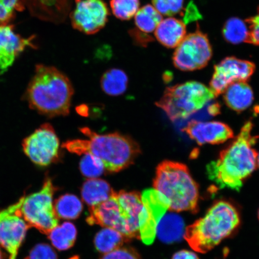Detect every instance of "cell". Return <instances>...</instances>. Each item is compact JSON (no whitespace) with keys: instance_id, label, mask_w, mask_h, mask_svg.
<instances>
[{"instance_id":"1","label":"cell","mask_w":259,"mask_h":259,"mask_svg":"<svg viewBox=\"0 0 259 259\" xmlns=\"http://www.w3.org/2000/svg\"><path fill=\"white\" fill-rule=\"evenodd\" d=\"M253 124L246 122L240 133L215 161L207 165V174L220 188L239 191L244 181L257 167V153L253 148L256 138L252 135Z\"/></svg>"},{"instance_id":"2","label":"cell","mask_w":259,"mask_h":259,"mask_svg":"<svg viewBox=\"0 0 259 259\" xmlns=\"http://www.w3.org/2000/svg\"><path fill=\"white\" fill-rule=\"evenodd\" d=\"M74 90L68 77L54 67L37 65L25 99L30 108L48 117L69 114Z\"/></svg>"},{"instance_id":"3","label":"cell","mask_w":259,"mask_h":259,"mask_svg":"<svg viewBox=\"0 0 259 259\" xmlns=\"http://www.w3.org/2000/svg\"><path fill=\"white\" fill-rule=\"evenodd\" d=\"M80 131L88 140L67 141L63 147L70 153L95 155L109 172H118L131 166L141 153L138 144L128 136L118 133L100 135L87 127Z\"/></svg>"},{"instance_id":"4","label":"cell","mask_w":259,"mask_h":259,"mask_svg":"<svg viewBox=\"0 0 259 259\" xmlns=\"http://www.w3.org/2000/svg\"><path fill=\"white\" fill-rule=\"evenodd\" d=\"M142 207L140 193L125 191L114 192L106 201L90 208L87 221L91 225L115 229L128 240L140 239L139 214Z\"/></svg>"},{"instance_id":"5","label":"cell","mask_w":259,"mask_h":259,"mask_svg":"<svg viewBox=\"0 0 259 259\" xmlns=\"http://www.w3.org/2000/svg\"><path fill=\"white\" fill-rule=\"evenodd\" d=\"M239 223L238 210L222 200L213 204L203 218L187 227L184 238L193 250L206 253L231 235Z\"/></svg>"},{"instance_id":"6","label":"cell","mask_w":259,"mask_h":259,"mask_svg":"<svg viewBox=\"0 0 259 259\" xmlns=\"http://www.w3.org/2000/svg\"><path fill=\"white\" fill-rule=\"evenodd\" d=\"M154 188L166 199L171 211L196 212L199 187L186 165L166 160L158 164Z\"/></svg>"},{"instance_id":"7","label":"cell","mask_w":259,"mask_h":259,"mask_svg":"<svg viewBox=\"0 0 259 259\" xmlns=\"http://www.w3.org/2000/svg\"><path fill=\"white\" fill-rule=\"evenodd\" d=\"M215 98L211 90L196 81L168 87L156 103L171 121L186 119Z\"/></svg>"},{"instance_id":"8","label":"cell","mask_w":259,"mask_h":259,"mask_svg":"<svg viewBox=\"0 0 259 259\" xmlns=\"http://www.w3.org/2000/svg\"><path fill=\"white\" fill-rule=\"evenodd\" d=\"M57 188L50 177H47L40 190L28 196H22L20 210L22 218L30 227L48 235L58 225L55 211L53 196Z\"/></svg>"},{"instance_id":"9","label":"cell","mask_w":259,"mask_h":259,"mask_svg":"<svg viewBox=\"0 0 259 259\" xmlns=\"http://www.w3.org/2000/svg\"><path fill=\"white\" fill-rule=\"evenodd\" d=\"M212 54L208 37L197 30L186 35L177 47L173 62L177 69L182 71L201 69L208 64Z\"/></svg>"},{"instance_id":"10","label":"cell","mask_w":259,"mask_h":259,"mask_svg":"<svg viewBox=\"0 0 259 259\" xmlns=\"http://www.w3.org/2000/svg\"><path fill=\"white\" fill-rule=\"evenodd\" d=\"M22 149L35 164L46 167L60 158V141L50 124L46 123L24 139Z\"/></svg>"},{"instance_id":"11","label":"cell","mask_w":259,"mask_h":259,"mask_svg":"<svg viewBox=\"0 0 259 259\" xmlns=\"http://www.w3.org/2000/svg\"><path fill=\"white\" fill-rule=\"evenodd\" d=\"M22 197L18 201L0 211V245L9 255L16 259L30 226L22 218L20 208Z\"/></svg>"},{"instance_id":"12","label":"cell","mask_w":259,"mask_h":259,"mask_svg":"<svg viewBox=\"0 0 259 259\" xmlns=\"http://www.w3.org/2000/svg\"><path fill=\"white\" fill-rule=\"evenodd\" d=\"M143 207L139 214V235L145 244L150 245L157 235L160 220L169 209L167 200L155 189L144 191L142 195Z\"/></svg>"},{"instance_id":"13","label":"cell","mask_w":259,"mask_h":259,"mask_svg":"<svg viewBox=\"0 0 259 259\" xmlns=\"http://www.w3.org/2000/svg\"><path fill=\"white\" fill-rule=\"evenodd\" d=\"M255 69V64L250 61L227 57L215 66L209 89L215 97H218L231 84L247 82Z\"/></svg>"},{"instance_id":"14","label":"cell","mask_w":259,"mask_h":259,"mask_svg":"<svg viewBox=\"0 0 259 259\" xmlns=\"http://www.w3.org/2000/svg\"><path fill=\"white\" fill-rule=\"evenodd\" d=\"M108 16V8L103 0H76L70 18L76 30L94 34L105 27Z\"/></svg>"},{"instance_id":"15","label":"cell","mask_w":259,"mask_h":259,"mask_svg":"<svg viewBox=\"0 0 259 259\" xmlns=\"http://www.w3.org/2000/svg\"><path fill=\"white\" fill-rule=\"evenodd\" d=\"M183 131L199 145L220 144L234 137L232 128L219 121H192Z\"/></svg>"},{"instance_id":"16","label":"cell","mask_w":259,"mask_h":259,"mask_svg":"<svg viewBox=\"0 0 259 259\" xmlns=\"http://www.w3.org/2000/svg\"><path fill=\"white\" fill-rule=\"evenodd\" d=\"M32 39L16 33L13 25H0V74L8 70L26 48L33 47Z\"/></svg>"},{"instance_id":"17","label":"cell","mask_w":259,"mask_h":259,"mask_svg":"<svg viewBox=\"0 0 259 259\" xmlns=\"http://www.w3.org/2000/svg\"><path fill=\"white\" fill-rule=\"evenodd\" d=\"M155 36L165 47L176 48L186 36L185 24L176 18L165 19L155 29Z\"/></svg>"},{"instance_id":"18","label":"cell","mask_w":259,"mask_h":259,"mask_svg":"<svg viewBox=\"0 0 259 259\" xmlns=\"http://www.w3.org/2000/svg\"><path fill=\"white\" fill-rule=\"evenodd\" d=\"M223 94L226 105L237 112H241L248 109L254 100L253 92L247 82L232 83Z\"/></svg>"},{"instance_id":"19","label":"cell","mask_w":259,"mask_h":259,"mask_svg":"<svg viewBox=\"0 0 259 259\" xmlns=\"http://www.w3.org/2000/svg\"><path fill=\"white\" fill-rule=\"evenodd\" d=\"M114 192L108 182L99 178L87 180L81 189L82 199L90 208L106 201Z\"/></svg>"},{"instance_id":"20","label":"cell","mask_w":259,"mask_h":259,"mask_svg":"<svg viewBox=\"0 0 259 259\" xmlns=\"http://www.w3.org/2000/svg\"><path fill=\"white\" fill-rule=\"evenodd\" d=\"M128 76L124 71L111 69L103 74L101 79V87L103 92L111 96L122 95L128 86Z\"/></svg>"},{"instance_id":"21","label":"cell","mask_w":259,"mask_h":259,"mask_svg":"<svg viewBox=\"0 0 259 259\" xmlns=\"http://www.w3.org/2000/svg\"><path fill=\"white\" fill-rule=\"evenodd\" d=\"M77 230L72 223L64 222L52 230L48 238L58 250L64 251L72 247L76 241Z\"/></svg>"},{"instance_id":"22","label":"cell","mask_w":259,"mask_h":259,"mask_svg":"<svg viewBox=\"0 0 259 259\" xmlns=\"http://www.w3.org/2000/svg\"><path fill=\"white\" fill-rule=\"evenodd\" d=\"M127 241L128 239L121 233L112 228H105L97 233L95 245L97 251L107 254L121 247Z\"/></svg>"},{"instance_id":"23","label":"cell","mask_w":259,"mask_h":259,"mask_svg":"<svg viewBox=\"0 0 259 259\" xmlns=\"http://www.w3.org/2000/svg\"><path fill=\"white\" fill-rule=\"evenodd\" d=\"M183 222L176 215H164L158 223L157 235L164 242L177 241L183 234Z\"/></svg>"},{"instance_id":"24","label":"cell","mask_w":259,"mask_h":259,"mask_svg":"<svg viewBox=\"0 0 259 259\" xmlns=\"http://www.w3.org/2000/svg\"><path fill=\"white\" fill-rule=\"evenodd\" d=\"M54 209L58 218L74 220L79 218L82 212L83 205L78 197L66 194L56 200Z\"/></svg>"},{"instance_id":"25","label":"cell","mask_w":259,"mask_h":259,"mask_svg":"<svg viewBox=\"0 0 259 259\" xmlns=\"http://www.w3.org/2000/svg\"><path fill=\"white\" fill-rule=\"evenodd\" d=\"M162 20V15L150 5L139 9L135 18L138 30L146 34L155 31Z\"/></svg>"},{"instance_id":"26","label":"cell","mask_w":259,"mask_h":259,"mask_svg":"<svg viewBox=\"0 0 259 259\" xmlns=\"http://www.w3.org/2000/svg\"><path fill=\"white\" fill-rule=\"evenodd\" d=\"M249 34L250 31L247 22L237 18L229 19L223 29V35L226 40L232 44L248 43Z\"/></svg>"},{"instance_id":"27","label":"cell","mask_w":259,"mask_h":259,"mask_svg":"<svg viewBox=\"0 0 259 259\" xmlns=\"http://www.w3.org/2000/svg\"><path fill=\"white\" fill-rule=\"evenodd\" d=\"M110 4L116 18L127 21L137 14L140 2L139 0H111Z\"/></svg>"},{"instance_id":"28","label":"cell","mask_w":259,"mask_h":259,"mask_svg":"<svg viewBox=\"0 0 259 259\" xmlns=\"http://www.w3.org/2000/svg\"><path fill=\"white\" fill-rule=\"evenodd\" d=\"M80 170L84 177L97 178L104 172L105 168L101 160L92 154H85L80 162Z\"/></svg>"},{"instance_id":"29","label":"cell","mask_w":259,"mask_h":259,"mask_svg":"<svg viewBox=\"0 0 259 259\" xmlns=\"http://www.w3.org/2000/svg\"><path fill=\"white\" fill-rule=\"evenodd\" d=\"M24 9V0H0V25H7Z\"/></svg>"},{"instance_id":"30","label":"cell","mask_w":259,"mask_h":259,"mask_svg":"<svg viewBox=\"0 0 259 259\" xmlns=\"http://www.w3.org/2000/svg\"><path fill=\"white\" fill-rule=\"evenodd\" d=\"M185 0H152L153 7L162 15L171 16L183 11Z\"/></svg>"},{"instance_id":"31","label":"cell","mask_w":259,"mask_h":259,"mask_svg":"<svg viewBox=\"0 0 259 259\" xmlns=\"http://www.w3.org/2000/svg\"><path fill=\"white\" fill-rule=\"evenodd\" d=\"M25 259H58V257L56 251L50 245L39 244L32 248Z\"/></svg>"},{"instance_id":"32","label":"cell","mask_w":259,"mask_h":259,"mask_svg":"<svg viewBox=\"0 0 259 259\" xmlns=\"http://www.w3.org/2000/svg\"><path fill=\"white\" fill-rule=\"evenodd\" d=\"M100 259H141L140 255L131 247H120L109 253L105 254Z\"/></svg>"},{"instance_id":"33","label":"cell","mask_w":259,"mask_h":259,"mask_svg":"<svg viewBox=\"0 0 259 259\" xmlns=\"http://www.w3.org/2000/svg\"><path fill=\"white\" fill-rule=\"evenodd\" d=\"M248 26L249 38L248 43L259 45V8L257 14L245 21Z\"/></svg>"},{"instance_id":"34","label":"cell","mask_w":259,"mask_h":259,"mask_svg":"<svg viewBox=\"0 0 259 259\" xmlns=\"http://www.w3.org/2000/svg\"><path fill=\"white\" fill-rule=\"evenodd\" d=\"M131 34L137 43L144 46L149 42L153 40V38L147 34L144 33L138 30H132L131 31Z\"/></svg>"},{"instance_id":"35","label":"cell","mask_w":259,"mask_h":259,"mask_svg":"<svg viewBox=\"0 0 259 259\" xmlns=\"http://www.w3.org/2000/svg\"><path fill=\"white\" fill-rule=\"evenodd\" d=\"M172 259H199V258L192 251L181 250L174 255Z\"/></svg>"},{"instance_id":"36","label":"cell","mask_w":259,"mask_h":259,"mask_svg":"<svg viewBox=\"0 0 259 259\" xmlns=\"http://www.w3.org/2000/svg\"><path fill=\"white\" fill-rule=\"evenodd\" d=\"M0 259H4V255H3L1 249H0Z\"/></svg>"},{"instance_id":"37","label":"cell","mask_w":259,"mask_h":259,"mask_svg":"<svg viewBox=\"0 0 259 259\" xmlns=\"http://www.w3.org/2000/svg\"><path fill=\"white\" fill-rule=\"evenodd\" d=\"M257 166L259 167V154H258V155H257Z\"/></svg>"},{"instance_id":"38","label":"cell","mask_w":259,"mask_h":259,"mask_svg":"<svg viewBox=\"0 0 259 259\" xmlns=\"http://www.w3.org/2000/svg\"><path fill=\"white\" fill-rule=\"evenodd\" d=\"M258 219H259V210H258Z\"/></svg>"}]
</instances>
